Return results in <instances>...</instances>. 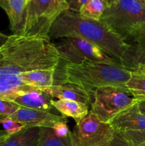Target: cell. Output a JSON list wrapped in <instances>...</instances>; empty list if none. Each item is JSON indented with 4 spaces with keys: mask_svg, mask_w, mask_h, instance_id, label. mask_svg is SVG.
Instances as JSON below:
<instances>
[{
    "mask_svg": "<svg viewBox=\"0 0 145 146\" xmlns=\"http://www.w3.org/2000/svg\"><path fill=\"white\" fill-rule=\"evenodd\" d=\"M61 61L48 38L12 34L0 48V99L9 101L24 86L21 74L36 69H56Z\"/></svg>",
    "mask_w": 145,
    "mask_h": 146,
    "instance_id": "6da1fadb",
    "label": "cell"
},
{
    "mask_svg": "<svg viewBox=\"0 0 145 146\" xmlns=\"http://www.w3.org/2000/svg\"><path fill=\"white\" fill-rule=\"evenodd\" d=\"M65 36L80 37L93 43L119 61L128 46L123 37L102 21L84 19L70 10L57 17L48 33L51 40Z\"/></svg>",
    "mask_w": 145,
    "mask_h": 146,
    "instance_id": "7a4b0ae2",
    "label": "cell"
},
{
    "mask_svg": "<svg viewBox=\"0 0 145 146\" xmlns=\"http://www.w3.org/2000/svg\"><path fill=\"white\" fill-rule=\"evenodd\" d=\"M132 75V72L121 66L92 62L80 64L65 63L63 66L61 82L73 83L92 94L97 88L105 86L127 89L125 85Z\"/></svg>",
    "mask_w": 145,
    "mask_h": 146,
    "instance_id": "3957f363",
    "label": "cell"
},
{
    "mask_svg": "<svg viewBox=\"0 0 145 146\" xmlns=\"http://www.w3.org/2000/svg\"><path fill=\"white\" fill-rule=\"evenodd\" d=\"M61 60L80 64L85 62L121 66L120 61L104 51L96 44L80 37L65 36L53 43Z\"/></svg>",
    "mask_w": 145,
    "mask_h": 146,
    "instance_id": "277c9868",
    "label": "cell"
},
{
    "mask_svg": "<svg viewBox=\"0 0 145 146\" xmlns=\"http://www.w3.org/2000/svg\"><path fill=\"white\" fill-rule=\"evenodd\" d=\"M137 102L128 90L105 86L92 91L90 113L96 115L102 122L109 123L117 115Z\"/></svg>",
    "mask_w": 145,
    "mask_h": 146,
    "instance_id": "5b68a950",
    "label": "cell"
},
{
    "mask_svg": "<svg viewBox=\"0 0 145 146\" xmlns=\"http://www.w3.org/2000/svg\"><path fill=\"white\" fill-rule=\"evenodd\" d=\"M100 21L125 38L145 21V5L139 0H116L107 5Z\"/></svg>",
    "mask_w": 145,
    "mask_h": 146,
    "instance_id": "8992f818",
    "label": "cell"
},
{
    "mask_svg": "<svg viewBox=\"0 0 145 146\" xmlns=\"http://www.w3.org/2000/svg\"><path fill=\"white\" fill-rule=\"evenodd\" d=\"M115 132L110 124L102 122L89 113L75 125L71 138L74 146H101L113 138Z\"/></svg>",
    "mask_w": 145,
    "mask_h": 146,
    "instance_id": "52a82bcc",
    "label": "cell"
},
{
    "mask_svg": "<svg viewBox=\"0 0 145 146\" xmlns=\"http://www.w3.org/2000/svg\"><path fill=\"white\" fill-rule=\"evenodd\" d=\"M52 0H29L24 36L48 38L45 31V17Z\"/></svg>",
    "mask_w": 145,
    "mask_h": 146,
    "instance_id": "ba28073f",
    "label": "cell"
},
{
    "mask_svg": "<svg viewBox=\"0 0 145 146\" xmlns=\"http://www.w3.org/2000/svg\"><path fill=\"white\" fill-rule=\"evenodd\" d=\"M11 119L19 123L25 128L47 127L53 128L54 125L61 121H67L63 116L55 115L48 111L21 107L9 116Z\"/></svg>",
    "mask_w": 145,
    "mask_h": 146,
    "instance_id": "9c48e42d",
    "label": "cell"
},
{
    "mask_svg": "<svg viewBox=\"0 0 145 146\" xmlns=\"http://www.w3.org/2000/svg\"><path fill=\"white\" fill-rule=\"evenodd\" d=\"M9 101L18 104L21 107L41 110L50 112L52 110L53 98L35 87L24 86L22 89L11 96Z\"/></svg>",
    "mask_w": 145,
    "mask_h": 146,
    "instance_id": "30bf717a",
    "label": "cell"
},
{
    "mask_svg": "<svg viewBox=\"0 0 145 146\" xmlns=\"http://www.w3.org/2000/svg\"><path fill=\"white\" fill-rule=\"evenodd\" d=\"M40 89L52 98L71 100L83 103L88 106L90 105L92 94L86 92L82 87L73 83L63 81L46 88H41Z\"/></svg>",
    "mask_w": 145,
    "mask_h": 146,
    "instance_id": "8fae6325",
    "label": "cell"
},
{
    "mask_svg": "<svg viewBox=\"0 0 145 146\" xmlns=\"http://www.w3.org/2000/svg\"><path fill=\"white\" fill-rule=\"evenodd\" d=\"M27 0H0V7L9 20L10 29L14 34L22 36L27 15Z\"/></svg>",
    "mask_w": 145,
    "mask_h": 146,
    "instance_id": "7c38bea8",
    "label": "cell"
},
{
    "mask_svg": "<svg viewBox=\"0 0 145 146\" xmlns=\"http://www.w3.org/2000/svg\"><path fill=\"white\" fill-rule=\"evenodd\" d=\"M109 124L115 130L123 133L145 131V115L139 111L136 103L117 115Z\"/></svg>",
    "mask_w": 145,
    "mask_h": 146,
    "instance_id": "4fadbf2b",
    "label": "cell"
},
{
    "mask_svg": "<svg viewBox=\"0 0 145 146\" xmlns=\"http://www.w3.org/2000/svg\"><path fill=\"white\" fill-rule=\"evenodd\" d=\"M120 62L122 67L130 72L145 74V48L136 44H128Z\"/></svg>",
    "mask_w": 145,
    "mask_h": 146,
    "instance_id": "5bb4252c",
    "label": "cell"
},
{
    "mask_svg": "<svg viewBox=\"0 0 145 146\" xmlns=\"http://www.w3.org/2000/svg\"><path fill=\"white\" fill-rule=\"evenodd\" d=\"M52 106L58 110L63 117L72 118L76 123L89 113V106L75 101L58 99L52 101Z\"/></svg>",
    "mask_w": 145,
    "mask_h": 146,
    "instance_id": "9a60e30c",
    "label": "cell"
},
{
    "mask_svg": "<svg viewBox=\"0 0 145 146\" xmlns=\"http://www.w3.org/2000/svg\"><path fill=\"white\" fill-rule=\"evenodd\" d=\"M40 131V127L24 128L3 140L0 142V146H37Z\"/></svg>",
    "mask_w": 145,
    "mask_h": 146,
    "instance_id": "2e32d148",
    "label": "cell"
},
{
    "mask_svg": "<svg viewBox=\"0 0 145 146\" xmlns=\"http://www.w3.org/2000/svg\"><path fill=\"white\" fill-rule=\"evenodd\" d=\"M56 69H36L21 74L24 86L35 88H46L54 84Z\"/></svg>",
    "mask_w": 145,
    "mask_h": 146,
    "instance_id": "e0dca14e",
    "label": "cell"
},
{
    "mask_svg": "<svg viewBox=\"0 0 145 146\" xmlns=\"http://www.w3.org/2000/svg\"><path fill=\"white\" fill-rule=\"evenodd\" d=\"M107 7L105 0H88L81 7L78 14L87 19L100 21Z\"/></svg>",
    "mask_w": 145,
    "mask_h": 146,
    "instance_id": "ac0fdd59",
    "label": "cell"
},
{
    "mask_svg": "<svg viewBox=\"0 0 145 146\" xmlns=\"http://www.w3.org/2000/svg\"><path fill=\"white\" fill-rule=\"evenodd\" d=\"M37 146H74L72 138L61 139L54 134L52 128L41 127Z\"/></svg>",
    "mask_w": 145,
    "mask_h": 146,
    "instance_id": "d6986e66",
    "label": "cell"
},
{
    "mask_svg": "<svg viewBox=\"0 0 145 146\" xmlns=\"http://www.w3.org/2000/svg\"><path fill=\"white\" fill-rule=\"evenodd\" d=\"M132 74V78L125 86L135 99L145 101V74Z\"/></svg>",
    "mask_w": 145,
    "mask_h": 146,
    "instance_id": "ffe728a7",
    "label": "cell"
},
{
    "mask_svg": "<svg viewBox=\"0 0 145 146\" xmlns=\"http://www.w3.org/2000/svg\"><path fill=\"white\" fill-rule=\"evenodd\" d=\"M68 10L66 0H52L49 9L45 17V31L48 36L50 28L56 19L57 17L62 12Z\"/></svg>",
    "mask_w": 145,
    "mask_h": 146,
    "instance_id": "44dd1931",
    "label": "cell"
},
{
    "mask_svg": "<svg viewBox=\"0 0 145 146\" xmlns=\"http://www.w3.org/2000/svg\"><path fill=\"white\" fill-rule=\"evenodd\" d=\"M125 40L127 44H134L145 48V21L135 28Z\"/></svg>",
    "mask_w": 145,
    "mask_h": 146,
    "instance_id": "7402d4cb",
    "label": "cell"
},
{
    "mask_svg": "<svg viewBox=\"0 0 145 146\" xmlns=\"http://www.w3.org/2000/svg\"><path fill=\"white\" fill-rule=\"evenodd\" d=\"M20 108V106L12 101L0 99V115L1 116L9 118Z\"/></svg>",
    "mask_w": 145,
    "mask_h": 146,
    "instance_id": "603a6c76",
    "label": "cell"
},
{
    "mask_svg": "<svg viewBox=\"0 0 145 146\" xmlns=\"http://www.w3.org/2000/svg\"><path fill=\"white\" fill-rule=\"evenodd\" d=\"M101 146H134L126 138L123 132L115 130L113 138L107 143Z\"/></svg>",
    "mask_w": 145,
    "mask_h": 146,
    "instance_id": "cb8c5ba5",
    "label": "cell"
},
{
    "mask_svg": "<svg viewBox=\"0 0 145 146\" xmlns=\"http://www.w3.org/2000/svg\"><path fill=\"white\" fill-rule=\"evenodd\" d=\"M124 134L134 146H140L145 144V131H127Z\"/></svg>",
    "mask_w": 145,
    "mask_h": 146,
    "instance_id": "d4e9b609",
    "label": "cell"
},
{
    "mask_svg": "<svg viewBox=\"0 0 145 146\" xmlns=\"http://www.w3.org/2000/svg\"><path fill=\"white\" fill-rule=\"evenodd\" d=\"M52 129L54 134L61 139H66L71 137V131L67 125V121L58 123L54 125Z\"/></svg>",
    "mask_w": 145,
    "mask_h": 146,
    "instance_id": "484cf974",
    "label": "cell"
},
{
    "mask_svg": "<svg viewBox=\"0 0 145 146\" xmlns=\"http://www.w3.org/2000/svg\"><path fill=\"white\" fill-rule=\"evenodd\" d=\"M1 124L4 128V131L7 133L9 135L16 133L25 127L20 124L19 123L11 119L10 118H5L2 121Z\"/></svg>",
    "mask_w": 145,
    "mask_h": 146,
    "instance_id": "4316f807",
    "label": "cell"
},
{
    "mask_svg": "<svg viewBox=\"0 0 145 146\" xmlns=\"http://www.w3.org/2000/svg\"><path fill=\"white\" fill-rule=\"evenodd\" d=\"M88 1V0H66V2L68 6V10L78 13L81 7Z\"/></svg>",
    "mask_w": 145,
    "mask_h": 146,
    "instance_id": "83f0119b",
    "label": "cell"
},
{
    "mask_svg": "<svg viewBox=\"0 0 145 146\" xmlns=\"http://www.w3.org/2000/svg\"><path fill=\"white\" fill-rule=\"evenodd\" d=\"M138 108H139V111L145 115V101H140L137 102Z\"/></svg>",
    "mask_w": 145,
    "mask_h": 146,
    "instance_id": "f1b7e54d",
    "label": "cell"
},
{
    "mask_svg": "<svg viewBox=\"0 0 145 146\" xmlns=\"http://www.w3.org/2000/svg\"><path fill=\"white\" fill-rule=\"evenodd\" d=\"M9 36L6 35V34H3V33L0 32V48L2 46L3 44L7 41V38H8Z\"/></svg>",
    "mask_w": 145,
    "mask_h": 146,
    "instance_id": "f546056e",
    "label": "cell"
},
{
    "mask_svg": "<svg viewBox=\"0 0 145 146\" xmlns=\"http://www.w3.org/2000/svg\"><path fill=\"white\" fill-rule=\"evenodd\" d=\"M9 135L4 130H0V142H1L3 140L5 139Z\"/></svg>",
    "mask_w": 145,
    "mask_h": 146,
    "instance_id": "4dcf8cb0",
    "label": "cell"
},
{
    "mask_svg": "<svg viewBox=\"0 0 145 146\" xmlns=\"http://www.w3.org/2000/svg\"><path fill=\"white\" fill-rule=\"evenodd\" d=\"M106 1V2L107 3V5H109V4H112V2H114V1H115L116 0H105Z\"/></svg>",
    "mask_w": 145,
    "mask_h": 146,
    "instance_id": "1f68e13d",
    "label": "cell"
},
{
    "mask_svg": "<svg viewBox=\"0 0 145 146\" xmlns=\"http://www.w3.org/2000/svg\"><path fill=\"white\" fill-rule=\"evenodd\" d=\"M5 118H6V117H4V116H1V115H0V123H2V121H4V119Z\"/></svg>",
    "mask_w": 145,
    "mask_h": 146,
    "instance_id": "d6a6232c",
    "label": "cell"
},
{
    "mask_svg": "<svg viewBox=\"0 0 145 146\" xmlns=\"http://www.w3.org/2000/svg\"><path fill=\"white\" fill-rule=\"evenodd\" d=\"M140 146H145V144H144V145H140Z\"/></svg>",
    "mask_w": 145,
    "mask_h": 146,
    "instance_id": "836d02e7",
    "label": "cell"
},
{
    "mask_svg": "<svg viewBox=\"0 0 145 146\" xmlns=\"http://www.w3.org/2000/svg\"><path fill=\"white\" fill-rule=\"evenodd\" d=\"M27 1H29V0H27Z\"/></svg>",
    "mask_w": 145,
    "mask_h": 146,
    "instance_id": "e575fe53",
    "label": "cell"
}]
</instances>
